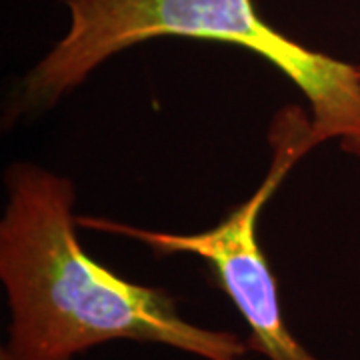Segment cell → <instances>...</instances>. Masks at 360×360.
Returning <instances> with one entry per match:
<instances>
[{"label": "cell", "instance_id": "cell-1", "mask_svg": "<svg viewBox=\"0 0 360 360\" xmlns=\"http://www.w3.org/2000/svg\"><path fill=\"white\" fill-rule=\"evenodd\" d=\"M0 281L11 309L0 360H72L110 340L176 348L205 360H246L248 342L188 322L162 288L130 283L92 260L75 232V184L16 162L6 172Z\"/></svg>", "mask_w": 360, "mask_h": 360}, {"label": "cell", "instance_id": "cell-2", "mask_svg": "<svg viewBox=\"0 0 360 360\" xmlns=\"http://www.w3.org/2000/svg\"><path fill=\"white\" fill-rule=\"evenodd\" d=\"M70 11L65 39L34 66L16 108L37 112L56 104L96 66L132 44L160 37L234 44L269 60L312 104V146L338 139L360 158L359 66L314 52L258 16L252 0H63Z\"/></svg>", "mask_w": 360, "mask_h": 360}, {"label": "cell", "instance_id": "cell-3", "mask_svg": "<svg viewBox=\"0 0 360 360\" xmlns=\"http://www.w3.org/2000/svg\"><path fill=\"white\" fill-rule=\"evenodd\" d=\"M274 160L264 182L246 202L234 208L219 226L196 234L142 231L136 226L120 224L104 219H78V224L96 231L124 234L156 252L174 255L186 252L205 258L212 266L220 288L248 324V348L266 360H321L300 345L284 321L278 284L270 264L257 240V220L276 186L295 167V162L312 148L310 122L300 118L276 120Z\"/></svg>", "mask_w": 360, "mask_h": 360}, {"label": "cell", "instance_id": "cell-4", "mask_svg": "<svg viewBox=\"0 0 360 360\" xmlns=\"http://www.w3.org/2000/svg\"><path fill=\"white\" fill-rule=\"evenodd\" d=\"M359 77H360V66H359Z\"/></svg>", "mask_w": 360, "mask_h": 360}]
</instances>
